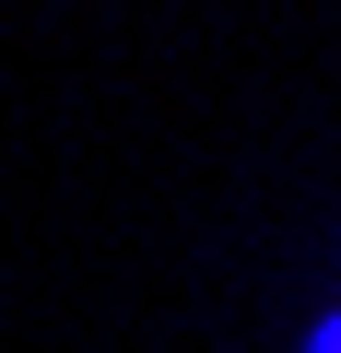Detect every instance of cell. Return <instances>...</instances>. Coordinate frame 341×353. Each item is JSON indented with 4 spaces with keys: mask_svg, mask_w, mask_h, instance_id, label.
I'll use <instances>...</instances> for the list:
<instances>
[{
    "mask_svg": "<svg viewBox=\"0 0 341 353\" xmlns=\"http://www.w3.org/2000/svg\"><path fill=\"white\" fill-rule=\"evenodd\" d=\"M306 353H341V294L318 306V330H306Z\"/></svg>",
    "mask_w": 341,
    "mask_h": 353,
    "instance_id": "1",
    "label": "cell"
}]
</instances>
